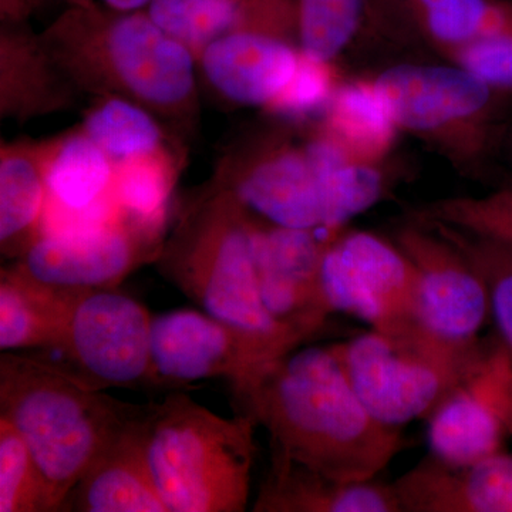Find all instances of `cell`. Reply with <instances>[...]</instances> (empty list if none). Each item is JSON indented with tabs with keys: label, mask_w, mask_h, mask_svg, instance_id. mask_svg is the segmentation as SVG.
Returning <instances> with one entry per match:
<instances>
[{
	"label": "cell",
	"mask_w": 512,
	"mask_h": 512,
	"mask_svg": "<svg viewBox=\"0 0 512 512\" xmlns=\"http://www.w3.org/2000/svg\"><path fill=\"white\" fill-rule=\"evenodd\" d=\"M210 181L261 220L319 229L346 227L375 207L392 191L394 174L357 163L318 121L269 117L229 141Z\"/></svg>",
	"instance_id": "1"
},
{
	"label": "cell",
	"mask_w": 512,
	"mask_h": 512,
	"mask_svg": "<svg viewBox=\"0 0 512 512\" xmlns=\"http://www.w3.org/2000/svg\"><path fill=\"white\" fill-rule=\"evenodd\" d=\"M232 392L271 451L336 480H373L406 447L366 409L330 346L293 350Z\"/></svg>",
	"instance_id": "2"
},
{
	"label": "cell",
	"mask_w": 512,
	"mask_h": 512,
	"mask_svg": "<svg viewBox=\"0 0 512 512\" xmlns=\"http://www.w3.org/2000/svg\"><path fill=\"white\" fill-rule=\"evenodd\" d=\"M40 37L60 72L83 97L131 101L150 110L184 143L197 137V60L146 9L67 6Z\"/></svg>",
	"instance_id": "3"
},
{
	"label": "cell",
	"mask_w": 512,
	"mask_h": 512,
	"mask_svg": "<svg viewBox=\"0 0 512 512\" xmlns=\"http://www.w3.org/2000/svg\"><path fill=\"white\" fill-rule=\"evenodd\" d=\"M255 220L231 192L208 181L184 205L154 264L202 311L289 355L305 342L276 322L262 302Z\"/></svg>",
	"instance_id": "4"
},
{
	"label": "cell",
	"mask_w": 512,
	"mask_h": 512,
	"mask_svg": "<svg viewBox=\"0 0 512 512\" xmlns=\"http://www.w3.org/2000/svg\"><path fill=\"white\" fill-rule=\"evenodd\" d=\"M148 404L121 402L47 360L2 352L0 417L42 470L57 511L77 481Z\"/></svg>",
	"instance_id": "5"
},
{
	"label": "cell",
	"mask_w": 512,
	"mask_h": 512,
	"mask_svg": "<svg viewBox=\"0 0 512 512\" xmlns=\"http://www.w3.org/2000/svg\"><path fill=\"white\" fill-rule=\"evenodd\" d=\"M256 421L221 417L188 394L150 403L144 450L168 512H242L251 493Z\"/></svg>",
	"instance_id": "6"
},
{
	"label": "cell",
	"mask_w": 512,
	"mask_h": 512,
	"mask_svg": "<svg viewBox=\"0 0 512 512\" xmlns=\"http://www.w3.org/2000/svg\"><path fill=\"white\" fill-rule=\"evenodd\" d=\"M369 80L397 130L419 138L463 177H491L510 143L512 100L447 60L393 63Z\"/></svg>",
	"instance_id": "7"
},
{
	"label": "cell",
	"mask_w": 512,
	"mask_h": 512,
	"mask_svg": "<svg viewBox=\"0 0 512 512\" xmlns=\"http://www.w3.org/2000/svg\"><path fill=\"white\" fill-rule=\"evenodd\" d=\"M330 349L366 409L400 429L429 419L456 387L476 379L488 340L454 346L430 333L396 339L370 329Z\"/></svg>",
	"instance_id": "8"
},
{
	"label": "cell",
	"mask_w": 512,
	"mask_h": 512,
	"mask_svg": "<svg viewBox=\"0 0 512 512\" xmlns=\"http://www.w3.org/2000/svg\"><path fill=\"white\" fill-rule=\"evenodd\" d=\"M295 0H247L237 22L197 56L200 87L225 109L266 110L301 60Z\"/></svg>",
	"instance_id": "9"
},
{
	"label": "cell",
	"mask_w": 512,
	"mask_h": 512,
	"mask_svg": "<svg viewBox=\"0 0 512 512\" xmlns=\"http://www.w3.org/2000/svg\"><path fill=\"white\" fill-rule=\"evenodd\" d=\"M322 288L330 312L363 320L396 339L426 335L419 318L417 275L394 242L343 228L326 251Z\"/></svg>",
	"instance_id": "10"
},
{
	"label": "cell",
	"mask_w": 512,
	"mask_h": 512,
	"mask_svg": "<svg viewBox=\"0 0 512 512\" xmlns=\"http://www.w3.org/2000/svg\"><path fill=\"white\" fill-rule=\"evenodd\" d=\"M153 316L117 288L79 289L57 352L66 369L97 389L165 386L151 353Z\"/></svg>",
	"instance_id": "11"
},
{
	"label": "cell",
	"mask_w": 512,
	"mask_h": 512,
	"mask_svg": "<svg viewBox=\"0 0 512 512\" xmlns=\"http://www.w3.org/2000/svg\"><path fill=\"white\" fill-rule=\"evenodd\" d=\"M151 353L157 375L175 389L217 377L237 389L286 356L247 330L192 309L153 316Z\"/></svg>",
	"instance_id": "12"
},
{
	"label": "cell",
	"mask_w": 512,
	"mask_h": 512,
	"mask_svg": "<svg viewBox=\"0 0 512 512\" xmlns=\"http://www.w3.org/2000/svg\"><path fill=\"white\" fill-rule=\"evenodd\" d=\"M393 242L416 271L424 329L448 345L480 342L478 335L491 315L490 298L483 278L463 252L413 218L396 229Z\"/></svg>",
	"instance_id": "13"
},
{
	"label": "cell",
	"mask_w": 512,
	"mask_h": 512,
	"mask_svg": "<svg viewBox=\"0 0 512 512\" xmlns=\"http://www.w3.org/2000/svg\"><path fill=\"white\" fill-rule=\"evenodd\" d=\"M343 228L279 227L256 217L259 293L269 315L306 342L332 315L322 288V264Z\"/></svg>",
	"instance_id": "14"
},
{
	"label": "cell",
	"mask_w": 512,
	"mask_h": 512,
	"mask_svg": "<svg viewBox=\"0 0 512 512\" xmlns=\"http://www.w3.org/2000/svg\"><path fill=\"white\" fill-rule=\"evenodd\" d=\"M164 241L119 215L100 227L42 232L15 266L59 288H119L138 266L156 262Z\"/></svg>",
	"instance_id": "15"
},
{
	"label": "cell",
	"mask_w": 512,
	"mask_h": 512,
	"mask_svg": "<svg viewBox=\"0 0 512 512\" xmlns=\"http://www.w3.org/2000/svg\"><path fill=\"white\" fill-rule=\"evenodd\" d=\"M37 146L47 187L43 232L100 227L119 217L116 164L80 124Z\"/></svg>",
	"instance_id": "16"
},
{
	"label": "cell",
	"mask_w": 512,
	"mask_h": 512,
	"mask_svg": "<svg viewBox=\"0 0 512 512\" xmlns=\"http://www.w3.org/2000/svg\"><path fill=\"white\" fill-rule=\"evenodd\" d=\"M511 25L508 0H369L363 37L424 46L447 60L476 37Z\"/></svg>",
	"instance_id": "17"
},
{
	"label": "cell",
	"mask_w": 512,
	"mask_h": 512,
	"mask_svg": "<svg viewBox=\"0 0 512 512\" xmlns=\"http://www.w3.org/2000/svg\"><path fill=\"white\" fill-rule=\"evenodd\" d=\"M402 512H512V456L470 464L429 454L394 481Z\"/></svg>",
	"instance_id": "18"
},
{
	"label": "cell",
	"mask_w": 512,
	"mask_h": 512,
	"mask_svg": "<svg viewBox=\"0 0 512 512\" xmlns=\"http://www.w3.org/2000/svg\"><path fill=\"white\" fill-rule=\"evenodd\" d=\"M67 80L28 20L0 19V117L23 124L77 109Z\"/></svg>",
	"instance_id": "19"
},
{
	"label": "cell",
	"mask_w": 512,
	"mask_h": 512,
	"mask_svg": "<svg viewBox=\"0 0 512 512\" xmlns=\"http://www.w3.org/2000/svg\"><path fill=\"white\" fill-rule=\"evenodd\" d=\"M148 407L150 404L90 464L64 500L62 511L168 512L144 450Z\"/></svg>",
	"instance_id": "20"
},
{
	"label": "cell",
	"mask_w": 512,
	"mask_h": 512,
	"mask_svg": "<svg viewBox=\"0 0 512 512\" xmlns=\"http://www.w3.org/2000/svg\"><path fill=\"white\" fill-rule=\"evenodd\" d=\"M255 512H402L393 484L340 481L271 451Z\"/></svg>",
	"instance_id": "21"
},
{
	"label": "cell",
	"mask_w": 512,
	"mask_h": 512,
	"mask_svg": "<svg viewBox=\"0 0 512 512\" xmlns=\"http://www.w3.org/2000/svg\"><path fill=\"white\" fill-rule=\"evenodd\" d=\"M79 289L43 284L15 265L0 271V350H57Z\"/></svg>",
	"instance_id": "22"
},
{
	"label": "cell",
	"mask_w": 512,
	"mask_h": 512,
	"mask_svg": "<svg viewBox=\"0 0 512 512\" xmlns=\"http://www.w3.org/2000/svg\"><path fill=\"white\" fill-rule=\"evenodd\" d=\"M47 187L37 141L0 147V252L22 258L45 229Z\"/></svg>",
	"instance_id": "23"
},
{
	"label": "cell",
	"mask_w": 512,
	"mask_h": 512,
	"mask_svg": "<svg viewBox=\"0 0 512 512\" xmlns=\"http://www.w3.org/2000/svg\"><path fill=\"white\" fill-rule=\"evenodd\" d=\"M426 421L431 454L447 463H476L503 451L507 431L474 379L456 387Z\"/></svg>",
	"instance_id": "24"
},
{
	"label": "cell",
	"mask_w": 512,
	"mask_h": 512,
	"mask_svg": "<svg viewBox=\"0 0 512 512\" xmlns=\"http://www.w3.org/2000/svg\"><path fill=\"white\" fill-rule=\"evenodd\" d=\"M80 126L116 165L138 158L188 153V144L150 110L119 97L92 99Z\"/></svg>",
	"instance_id": "25"
},
{
	"label": "cell",
	"mask_w": 512,
	"mask_h": 512,
	"mask_svg": "<svg viewBox=\"0 0 512 512\" xmlns=\"http://www.w3.org/2000/svg\"><path fill=\"white\" fill-rule=\"evenodd\" d=\"M316 121L357 163L383 164L400 133L369 79L343 80Z\"/></svg>",
	"instance_id": "26"
},
{
	"label": "cell",
	"mask_w": 512,
	"mask_h": 512,
	"mask_svg": "<svg viewBox=\"0 0 512 512\" xmlns=\"http://www.w3.org/2000/svg\"><path fill=\"white\" fill-rule=\"evenodd\" d=\"M187 156L138 158L116 165L113 198L124 221L165 239L168 211Z\"/></svg>",
	"instance_id": "27"
},
{
	"label": "cell",
	"mask_w": 512,
	"mask_h": 512,
	"mask_svg": "<svg viewBox=\"0 0 512 512\" xmlns=\"http://www.w3.org/2000/svg\"><path fill=\"white\" fill-rule=\"evenodd\" d=\"M416 221L439 232L477 269L487 286L497 338L512 352V244L443 222Z\"/></svg>",
	"instance_id": "28"
},
{
	"label": "cell",
	"mask_w": 512,
	"mask_h": 512,
	"mask_svg": "<svg viewBox=\"0 0 512 512\" xmlns=\"http://www.w3.org/2000/svg\"><path fill=\"white\" fill-rule=\"evenodd\" d=\"M306 55L336 62L365 35L369 0H295Z\"/></svg>",
	"instance_id": "29"
},
{
	"label": "cell",
	"mask_w": 512,
	"mask_h": 512,
	"mask_svg": "<svg viewBox=\"0 0 512 512\" xmlns=\"http://www.w3.org/2000/svg\"><path fill=\"white\" fill-rule=\"evenodd\" d=\"M245 3L247 0H151L146 12L197 59L211 40L237 22Z\"/></svg>",
	"instance_id": "30"
},
{
	"label": "cell",
	"mask_w": 512,
	"mask_h": 512,
	"mask_svg": "<svg viewBox=\"0 0 512 512\" xmlns=\"http://www.w3.org/2000/svg\"><path fill=\"white\" fill-rule=\"evenodd\" d=\"M52 491L18 431L0 417V512H55Z\"/></svg>",
	"instance_id": "31"
},
{
	"label": "cell",
	"mask_w": 512,
	"mask_h": 512,
	"mask_svg": "<svg viewBox=\"0 0 512 512\" xmlns=\"http://www.w3.org/2000/svg\"><path fill=\"white\" fill-rule=\"evenodd\" d=\"M342 82L336 62L316 59L302 50L291 83L265 113L291 123H311L313 117H322Z\"/></svg>",
	"instance_id": "32"
},
{
	"label": "cell",
	"mask_w": 512,
	"mask_h": 512,
	"mask_svg": "<svg viewBox=\"0 0 512 512\" xmlns=\"http://www.w3.org/2000/svg\"><path fill=\"white\" fill-rule=\"evenodd\" d=\"M420 221H436L512 244V208L487 197H457L431 202L413 212Z\"/></svg>",
	"instance_id": "33"
},
{
	"label": "cell",
	"mask_w": 512,
	"mask_h": 512,
	"mask_svg": "<svg viewBox=\"0 0 512 512\" xmlns=\"http://www.w3.org/2000/svg\"><path fill=\"white\" fill-rule=\"evenodd\" d=\"M447 62L457 64L512 100V25L461 46Z\"/></svg>",
	"instance_id": "34"
},
{
	"label": "cell",
	"mask_w": 512,
	"mask_h": 512,
	"mask_svg": "<svg viewBox=\"0 0 512 512\" xmlns=\"http://www.w3.org/2000/svg\"><path fill=\"white\" fill-rule=\"evenodd\" d=\"M474 383L512 437V352L500 339H488L487 355Z\"/></svg>",
	"instance_id": "35"
},
{
	"label": "cell",
	"mask_w": 512,
	"mask_h": 512,
	"mask_svg": "<svg viewBox=\"0 0 512 512\" xmlns=\"http://www.w3.org/2000/svg\"><path fill=\"white\" fill-rule=\"evenodd\" d=\"M104 6L114 10L146 9L151 0H101Z\"/></svg>",
	"instance_id": "36"
},
{
	"label": "cell",
	"mask_w": 512,
	"mask_h": 512,
	"mask_svg": "<svg viewBox=\"0 0 512 512\" xmlns=\"http://www.w3.org/2000/svg\"><path fill=\"white\" fill-rule=\"evenodd\" d=\"M508 150L512 151V134L510 143H508ZM493 195L498 201H501L503 204L512 208V178L507 184L503 185V187H500L497 191L493 192Z\"/></svg>",
	"instance_id": "37"
},
{
	"label": "cell",
	"mask_w": 512,
	"mask_h": 512,
	"mask_svg": "<svg viewBox=\"0 0 512 512\" xmlns=\"http://www.w3.org/2000/svg\"><path fill=\"white\" fill-rule=\"evenodd\" d=\"M37 2L42 3L45 2V0H37ZM59 2H63L66 6H77V8L86 9H96L100 6L97 0H59Z\"/></svg>",
	"instance_id": "38"
}]
</instances>
